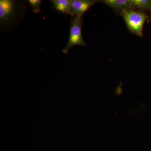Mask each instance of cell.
Returning a JSON list of instances; mask_svg holds the SVG:
<instances>
[{
  "label": "cell",
  "mask_w": 151,
  "mask_h": 151,
  "mask_svg": "<svg viewBox=\"0 0 151 151\" xmlns=\"http://www.w3.org/2000/svg\"><path fill=\"white\" fill-rule=\"evenodd\" d=\"M23 6L19 2L12 0L0 1L1 29H10L15 27L21 19L24 11Z\"/></svg>",
  "instance_id": "6da1fadb"
},
{
  "label": "cell",
  "mask_w": 151,
  "mask_h": 151,
  "mask_svg": "<svg viewBox=\"0 0 151 151\" xmlns=\"http://www.w3.org/2000/svg\"><path fill=\"white\" fill-rule=\"evenodd\" d=\"M121 14L129 29L138 36L142 37L144 24L148 18L147 15L132 9L124 10Z\"/></svg>",
  "instance_id": "7a4b0ae2"
},
{
  "label": "cell",
  "mask_w": 151,
  "mask_h": 151,
  "mask_svg": "<svg viewBox=\"0 0 151 151\" xmlns=\"http://www.w3.org/2000/svg\"><path fill=\"white\" fill-rule=\"evenodd\" d=\"M83 25L82 17L72 16L70 20V35L65 48L63 50L64 54H67L69 50L76 45L86 46L81 34Z\"/></svg>",
  "instance_id": "3957f363"
},
{
  "label": "cell",
  "mask_w": 151,
  "mask_h": 151,
  "mask_svg": "<svg viewBox=\"0 0 151 151\" xmlns=\"http://www.w3.org/2000/svg\"><path fill=\"white\" fill-rule=\"evenodd\" d=\"M97 1L94 0H71L70 12L72 16L82 17Z\"/></svg>",
  "instance_id": "277c9868"
},
{
  "label": "cell",
  "mask_w": 151,
  "mask_h": 151,
  "mask_svg": "<svg viewBox=\"0 0 151 151\" xmlns=\"http://www.w3.org/2000/svg\"><path fill=\"white\" fill-rule=\"evenodd\" d=\"M102 2L121 14L124 10L133 9L132 0H105Z\"/></svg>",
  "instance_id": "5b68a950"
},
{
  "label": "cell",
  "mask_w": 151,
  "mask_h": 151,
  "mask_svg": "<svg viewBox=\"0 0 151 151\" xmlns=\"http://www.w3.org/2000/svg\"><path fill=\"white\" fill-rule=\"evenodd\" d=\"M50 1L58 12L72 16L70 12L71 0H51Z\"/></svg>",
  "instance_id": "8992f818"
},
{
  "label": "cell",
  "mask_w": 151,
  "mask_h": 151,
  "mask_svg": "<svg viewBox=\"0 0 151 151\" xmlns=\"http://www.w3.org/2000/svg\"><path fill=\"white\" fill-rule=\"evenodd\" d=\"M132 4L133 9L137 8L151 11V0H132Z\"/></svg>",
  "instance_id": "52a82bcc"
},
{
  "label": "cell",
  "mask_w": 151,
  "mask_h": 151,
  "mask_svg": "<svg viewBox=\"0 0 151 151\" xmlns=\"http://www.w3.org/2000/svg\"><path fill=\"white\" fill-rule=\"evenodd\" d=\"M28 2L31 6L33 12L37 14L40 12V6L42 2V0H28Z\"/></svg>",
  "instance_id": "ba28073f"
}]
</instances>
